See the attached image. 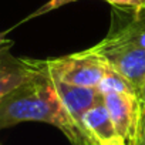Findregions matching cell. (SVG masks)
<instances>
[{
    "label": "cell",
    "instance_id": "obj_1",
    "mask_svg": "<svg viewBox=\"0 0 145 145\" xmlns=\"http://www.w3.org/2000/svg\"><path fill=\"white\" fill-rule=\"evenodd\" d=\"M27 121L54 125L71 145H93L87 131L68 114L53 80L44 71L0 98V129Z\"/></svg>",
    "mask_w": 145,
    "mask_h": 145
},
{
    "label": "cell",
    "instance_id": "obj_2",
    "mask_svg": "<svg viewBox=\"0 0 145 145\" xmlns=\"http://www.w3.org/2000/svg\"><path fill=\"white\" fill-rule=\"evenodd\" d=\"M41 67L46 74L56 81L95 88L110 65L87 48L57 58L41 60Z\"/></svg>",
    "mask_w": 145,
    "mask_h": 145
},
{
    "label": "cell",
    "instance_id": "obj_3",
    "mask_svg": "<svg viewBox=\"0 0 145 145\" xmlns=\"http://www.w3.org/2000/svg\"><path fill=\"white\" fill-rule=\"evenodd\" d=\"M93 54L103 58L112 70H115L121 77H124L131 87L139 95L145 86V50L111 37L105 36L95 46L88 48Z\"/></svg>",
    "mask_w": 145,
    "mask_h": 145
},
{
    "label": "cell",
    "instance_id": "obj_4",
    "mask_svg": "<svg viewBox=\"0 0 145 145\" xmlns=\"http://www.w3.org/2000/svg\"><path fill=\"white\" fill-rule=\"evenodd\" d=\"M104 105L118 135L129 145L137 134L144 108L139 97L137 94L107 93L104 94Z\"/></svg>",
    "mask_w": 145,
    "mask_h": 145
},
{
    "label": "cell",
    "instance_id": "obj_5",
    "mask_svg": "<svg viewBox=\"0 0 145 145\" xmlns=\"http://www.w3.org/2000/svg\"><path fill=\"white\" fill-rule=\"evenodd\" d=\"M43 72L41 60L16 57L10 47L0 48V98Z\"/></svg>",
    "mask_w": 145,
    "mask_h": 145
},
{
    "label": "cell",
    "instance_id": "obj_6",
    "mask_svg": "<svg viewBox=\"0 0 145 145\" xmlns=\"http://www.w3.org/2000/svg\"><path fill=\"white\" fill-rule=\"evenodd\" d=\"M53 83H54V88L58 93L68 114L80 127H83V124H81L83 115L94 105L104 103V95L97 87L94 88V87L70 86V84L60 83L56 80H53Z\"/></svg>",
    "mask_w": 145,
    "mask_h": 145
},
{
    "label": "cell",
    "instance_id": "obj_7",
    "mask_svg": "<svg viewBox=\"0 0 145 145\" xmlns=\"http://www.w3.org/2000/svg\"><path fill=\"white\" fill-rule=\"evenodd\" d=\"M81 124L90 135L93 145H128L118 135L104 103L90 108L83 115Z\"/></svg>",
    "mask_w": 145,
    "mask_h": 145
},
{
    "label": "cell",
    "instance_id": "obj_8",
    "mask_svg": "<svg viewBox=\"0 0 145 145\" xmlns=\"http://www.w3.org/2000/svg\"><path fill=\"white\" fill-rule=\"evenodd\" d=\"M103 95L107 94V93H125V94H137V91L131 87V84L124 78L121 77L115 70H112L111 67H108L105 76L103 77L101 83L98 84L97 87ZM138 95V94H137ZM139 97V95H138Z\"/></svg>",
    "mask_w": 145,
    "mask_h": 145
},
{
    "label": "cell",
    "instance_id": "obj_9",
    "mask_svg": "<svg viewBox=\"0 0 145 145\" xmlns=\"http://www.w3.org/2000/svg\"><path fill=\"white\" fill-rule=\"evenodd\" d=\"M112 7H124V9H144L145 0H105Z\"/></svg>",
    "mask_w": 145,
    "mask_h": 145
},
{
    "label": "cell",
    "instance_id": "obj_10",
    "mask_svg": "<svg viewBox=\"0 0 145 145\" xmlns=\"http://www.w3.org/2000/svg\"><path fill=\"white\" fill-rule=\"evenodd\" d=\"M129 145H145V107L142 108V114H141V118H139L137 134H135V137H134V139Z\"/></svg>",
    "mask_w": 145,
    "mask_h": 145
},
{
    "label": "cell",
    "instance_id": "obj_11",
    "mask_svg": "<svg viewBox=\"0 0 145 145\" xmlns=\"http://www.w3.org/2000/svg\"><path fill=\"white\" fill-rule=\"evenodd\" d=\"M13 46V41L6 39V31L0 33V48H5V47H12Z\"/></svg>",
    "mask_w": 145,
    "mask_h": 145
},
{
    "label": "cell",
    "instance_id": "obj_12",
    "mask_svg": "<svg viewBox=\"0 0 145 145\" xmlns=\"http://www.w3.org/2000/svg\"><path fill=\"white\" fill-rule=\"evenodd\" d=\"M139 100H141V103H142L144 107H145V86H144V88H142L141 93H139Z\"/></svg>",
    "mask_w": 145,
    "mask_h": 145
}]
</instances>
